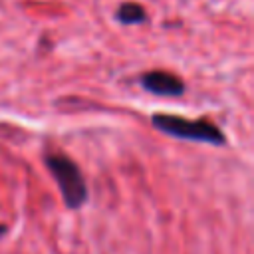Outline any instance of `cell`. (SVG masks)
Wrapping results in <instances>:
<instances>
[{"instance_id":"obj_3","label":"cell","mask_w":254,"mask_h":254,"mask_svg":"<svg viewBox=\"0 0 254 254\" xmlns=\"http://www.w3.org/2000/svg\"><path fill=\"white\" fill-rule=\"evenodd\" d=\"M141 85L149 93L163 95V97H181L187 89L183 79L169 71H147L141 77Z\"/></svg>"},{"instance_id":"obj_5","label":"cell","mask_w":254,"mask_h":254,"mask_svg":"<svg viewBox=\"0 0 254 254\" xmlns=\"http://www.w3.org/2000/svg\"><path fill=\"white\" fill-rule=\"evenodd\" d=\"M6 234V226L4 224H0V236H4Z\"/></svg>"},{"instance_id":"obj_2","label":"cell","mask_w":254,"mask_h":254,"mask_svg":"<svg viewBox=\"0 0 254 254\" xmlns=\"http://www.w3.org/2000/svg\"><path fill=\"white\" fill-rule=\"evenodd\" d=\"M46 167L58 183L65 206L71 210L83 206L87 200V185L79 167L65 155H46Z\"/></svg>"},{"instance_id":"obj_1","label":"cell","mask_w":254,"mask_h":254,"mask_svg":"<svg viewBox=\"0 0 254 254\" xmlns=\"http://www.w3.org/2000/svg\"><path fill=\"white\" fill-rule=\"evenodd\" d=\"M151 123L161 133H167V135L177 137V139L200 141V143H210L216 147L226 143L224 133L214 123L204 121V119H187V117H179V115L155 113L151 117Z\"/></svg>"},{"instance_id":"obj_4","label":"cell","mask_w":254,"mask_h":254,"mask_svg":"<svg viewBox=\"0 0 254 254\" xmlns=\"http://www.w3.org/2000/svg\"><path fill=\"white\" fill-rule=\"evenodd\" d=\"M115 18H117L121 24L133 26V24H141V22H145L147 14H145V10H143L141 4H137V2H125V4H121V6L117 8Z\"/></svg>"}]
</instances>
